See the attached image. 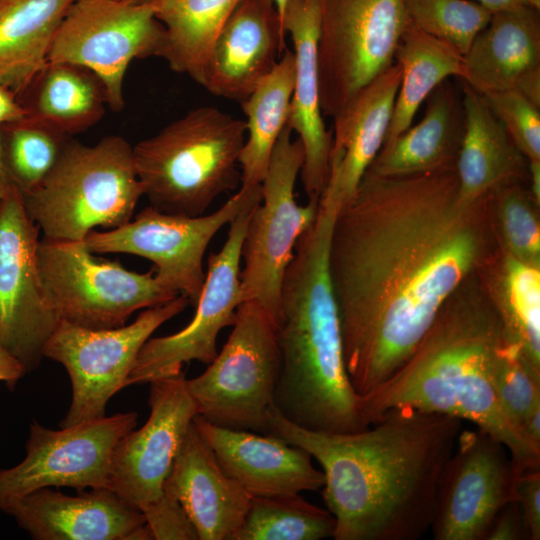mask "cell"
Returning <instances> with one entry per match:
<instances>
[{
    "label": "cell",
    "instance_id": "cell-47",
    "mask_svg": "<svg viewBox=\"0 0 540 540\" xmlns=\"http://www.w3.org/2000/svg\"><path fill=\"white\" fill-rule=\"evenodd\" d=\"M487 9H489L492 13L513 8L520 5H529L527 0H474Z\"/></svg>",
    "mask_w": 540,
    "mask_h": 540
},
{
    "label": "cell",
    "instance_id": "cell-8",
    "mask_svg": "<svg viewBox=\"0 0 540 540\" xmlns=\"http://www.w3.org/2000/svg\"><path fill=\"white\" fill-rule=\"evenodd\" d=\"M36 262L44 295L59 320L84 328L124 326L137 310L179 295L156 278L154 269L138 273L118 261L95 258L82 241L43 237Z\"/></svg>",
    "mask_w": 540,
    "mask_h": 540
},
{
    "label": "cell",
    "instance_id": "cell-7",
    "mask_svg": "<svg viewBox=\"0 0 540 540\" xmlns=\"http://www.w3.org/2000/svg\"><path fill=\"white\" fill-rule=\"evenodd\" d=\"M281 368L277 325L254 300L236 310L232 331L214 360L186 379L197 415L225 428L267 434Z\"/></svg>",
    "mask_w": 540,
    "mask_h": 540
},
{
    "label": "cell",
    "instance_id": "cell-44",
    "mask_svg": "<svg viewBox=\"0 0 540 540\" xmlns=\"http://www.w3.org/2000/svg\"><path fill=\"white\" fill-rule=\"evenodd\" d=\"M27 373L28 370L18 359L0 348V381L12 390Z\"/></svg>",
    "mask_w": 540,
    "mask_h": 540
},
{
    "label": "cell",
    "instance_id": "cell-31",
    "mask_svg": "<svg viewBox=\"0 0 540 540\" xmlns=\"http://www.w3.org/2000/svg\"><path fill=\"white\" fill-rule=\"evenodd\" d=\"M495 306L506 337L540 370V268L523 263L501 249L476 271Z\"/></svg>",
    "mask_w": 540,
    "mask_h": 540
},
{
    "label": "cell",
    "instance_id": "cell-32",
    "mask_svg": "<svg viewBox=\"0 0 540 540\" xmlns=\"http://www.w3.org/2000/svg\"><path fill=\"white\" fill-rule=\"evenodd\" d=\"M294 87V55L286 48L273 71L241 103L246 138L239 156L241 186L261 185L285 128Z\"/></svg>",
    "mask_w": 540,
    "mask_h": 540
},
{
    "label": "cell",
    "instance_id": "cell-42",
    "mask_svg": "<svg viewBox=\"0 0 540 540\" xmlns=\"http://www.w3.org/2000/svg\"><path fill=\"white\" fill-rule=\"evenodd\" d=\"M530 540L522 511L515 500L508 501L493 518L485 540Z\"/></svg>",
    "mask_w": 540,
    "mask_h": 540
},
{
    "label": "cell",
    "instance_id": "cell-48",
    "mask_svg": "<svg viewBox=\"0 0 540 540\" xmlns=\"http://www.w3.org/2000/svg\"><path fill=\"white\" fill-rule=\"evenodd\" d=\"M14 186L15 185L12 183L9 177L3 161L0 139V199H3L5 196H7Z\"/></svg>",
    "mask_w": 540,
    "mask_h": 540
},
{
    "label": "cell",
    "instance_id": "cell-11",
    "mask_svg": "<svg viewBox=\"0 0 540 540\" xmlns=\"http://www.w3.org/2000/svg\"><path fill=\"white\" fill-rule=\"evenodd\" d=\"M318 65L323 116L334 118L394 63L409 21L404 0H318Z\"/></svg>",
    "mask_w": 540,
    "mask_h": 540
},
{
    "label": "cell",
    "instance_id": "cell-40",
    "mask_svg": "<svg viewBox=\"0 0 540 540\" xmlns=\"http://www.w3.org/2000/svg\"><path fill=\"white\" fill-rule=\"evenodd\" d=\"M153 539L197 540L196 529L182 506L164 493L162 499L143 513Z\"/></svg>",
    "mask_w": 540,
    "mask_h": 540
},
{
    "label": "cell",
    "instance_id": "cell-21",
    "mask_svg": "<svg viewBox=\"0 0 540 540\" xmlns=\"http://www.w3.org/2000/svg\"><path fill=\"white\" fill-rule=\"evenodd\" d=\"M192 423L224 472L251 497L299 494L324 485L311 455L279 436L220 427L199 415Z\"/></svg>",
    "mask_w": 540,
    "mask_h": 540
},
{
    "label": "cell",
    "instance_id": "cell-38",
    "mask_svg": "<svg viewBox=\"0 0 540 540\" xmlns=\"http://www.w3.org/2000/svg\"><path fill=\"white\" fill-rule=\"evenodd\" d=\"M492 380L502 411L520 428L524 417L540 405V370L526 360L516 343L506 339L497 355Z\"/></svg>",
    "mask_w": 540,
    "mask_h": 540
},
{
    "label": "cell",
    "instance_id": "cell-25",
    "mask_svg": "<svg viewBox=\"0 0 540 540\" xmlns=\"http://www.w3.org/2000/svg\"><path fill=\"white\" fill-rule=\"evenodd\" d=\"M400 78V68L393 63L333 118L325 188L339 195L341 207L351 200L382 148Z\"/></svg>",
    "mask_w": 540,
    "mask_h": 540
},
{
    "label": "cell",
    "instance_id": "cell-50",
    "mask_svg": "<svg viewBox=\"0 0 540 540\" xmlns=\"http://www.w3.org/2000/svg\"><path fill=\"white\" fill-rule=\"evenodd\" d=\"M118 1L132 3V4H144V3H148L150 0H118Z\"/></svg>",
    "mask_w": 540,
    "mask_h": 540
},
{
    "label": "cell",
    "instance_id": "cell-10",
    "mask_svg": "<svg viewBox=\"0 0 540 540\" xmlns=\"http://www.w3.org/2000/svg\"><path fill=\"white\" fill-rule=\"evenodd\" d=\"M260 201L261 185H256L240 186L210 214H170L149 205L117 228L89 232L82 242L92 254L124 253L148 259L156 278L195 307L206 279L203 261L208 245L223 226Z\"/></svg>",
    "mask_w": 540,
    "mask_h": 540
},
{
    "label": "cell",
    "instance_id": "cell-23",
    "mask_svg": "<svg viewBox=\"0 0 540 540\" xmlns=\"http://www.w3.org/2000/svg\"><path fill=\"white\" fill-rule=\"evenodd\" d=\"M283 27L293 43L294 87L287 124L304 148L300 177L308 199H320L325 188L332 132L327 131L320 105L318 0H288Z\"/></svg>",
    "mask_w": 540,
    "mask_h": 540
},
{
    "label": "cell",
    "instance_id": "cell-2",
    "mask_svg": "<svg viewBox=\"0 0 540 540\" xmlns=\"http://www.w3.org/2000/svg\"><path fill=\"white\" fill-rule=\"evenodd\" d=\"M463 429L459 418L393 408L367 428L311 431L273 406L267 434L306 450L322 467L335 540H417L430 531L440 480Z\"/></svg>",
    "mask_w": 540,
    "mask_h": 540
},
{
    "label": "cell",
    "instance_id": "cell-35",
    "mask_svg": "<svg viewBox=\"0 0 540 540\" xmlns=\"http://www.w3.org/2000/svg\"><path fill=\"white\" fill-rule=\"evenodd\" d=\"M70 138L28 116L0 125L3 161L21 193L36 187L47 176Z\"/></svg>",
    "mask_w": 540,
    "mask_h": 540
},
{
    "label": "cell",
    "instance_id": "cell-1",
    "mask_svg": "<svg viewBox=\"0 0 540 540\" xmlns=\"http://www.w3.org/2000/svg\"><path fill=\"white\" fill-rule=\"evenodd\" d=\"M455 167L365 172L338 211L328 265L345 368L364 396L411 356L445 301L491 254L489 197L464 202Z\"/></svg>",
    "mask_w": 540,
    "mask_h": 540
},
{
    "label": "cell",
    "instance_id": "cell-24",
    "mask_svg": "<svg viewBox=\"0 0 540 540\" xmlns=\"http://www.w3.org/2000/svg\"><path fill=\"white\" fill-rule=\"evenodd\" d=\"M163 491L182 506L199 540H233L251 499L224 472L193 423L179 447Z\"/></svg>",
    "mask_w": 540,
    "mask_h": 540
},
{
    "label": "cell",
    "instance_id": "cell-22",
    "mask_svg": "<svg viewBox=\"0 0 540 540\" xmlns=\"http://www.w3.org/2000/svg\"><path fill=\"white\" fill-rule=\"evenodd\" d=\"M464 58L462 82L481 95L515 89L540 107V16L530 5L492 13Z\"/></svg>",
    "mask_w": 540,
    "mask_h": 540
},
{
    "label": "cell",
    "instance_id": "cell-18",
    "mask_svg": "<svg viewBox=\"0 0 540 540\" xmlns=\"http://www.w3.org/2000/svg\"><path fill=\"white\" fill-rule=\"evenodd\" d=\"M186 379L182 370L149 382L148 420L123 436L113 450L109 489L142 514L164 496V482L197 415Z\"/></svg>",
    "mask_w": 540,
    "mask_h": 540
},
{
    "label": "cell",
    "instance_id": "cell-3",
    "mask_svg": "<svg viewBox=\"0 0 540 540\" xmlns=\"http://www.w3.org/2000/svg\"><path fill=\"white\" fill-rule=\"evenodd\" d=\"M506 333L477 272L445 301L408 360L384 383L361 396L371 425L393 408H413L466 420L508 450L514 473L540 468V447L502 411L493 367Z\"/></svg>",
    "mask_w": 540,
    "mask_h": 540
},
{
    "label": "cell",
    "instance_id": "cell-14",
    "mask_svg": "<svg viewBox=\"0 0 540 540\" xmlns=\"http://www.w3.org/2000/svg\"><path fill=\"white\" fill-rule=\"evenodd\" d=\"M136 423L135 412L105 415L59 430L33 421L25 458L0 470V510L46 487L109 489L113 450Z\"/></svg>",
    "mask_w": 540,
    "mask_h": 540
},
{
    "label": "cell",
    "instance_id": "cell-13",
    "mask_svg": "<svg viewBox=\"0 0 540 540\" xmlns=\"http://www.w3.org/2000/svg\"><path fill=\"white\" fill-rule=\"evenodd\" d=\"M165 29L149 3L75 0L54 37L48 61L88 68L103 83L108 108L124 109V79L135 59L162 57Z\"/></svg>",
    "mask_w": 540,
    "mask_h": 540
},
{
    "label": "cell",
    "instance_id": "cell-6",
    "mask_svg": "<svg viewBox=\"0 0 540 540\" xmlns=\"http://www.w3.org/2000/svg\"><path fill=\"white\" fill-rule=\"evenodd\" d=\"M21 194L44 238L83 241L97 227L108 230L129 222L143 188L132 146L110 135L94 145L71 137L47 176Z\"/></svg>",
    "mask_w": 540,
    "mask_h": 540
},
{
    "label": "cell",
    "instance_id": "cell-45",
    "mask_svg": "<svg viewBox=\"0 0 540 540\" xmlns=\"http://www.w3.org/2000/svg\"><path fill=\"white\" fill-rule=\"evenodd\" d=\"M520 429L529 441L540 447V405L534 407L524 417Z\"/></svg>",
    "mask_w": 540,
    "mask_h": 540
},
{
    "label": "cell",
    "instance_id": "cell-34",
    "mask_svg": "<svg viewBox=\"0 0 540 540\" xmlns=\"http://www.w3.org/2000/svg\"><path fill=\"white\" fill-rule=\"evenodd\" d=\"M335 518L299 494L252 496L233 540H321L333 537Z\"/></svg>",
    "mask_w": 540,
    "mask_h": 540
},
{
    "label": "cell",
    "instance_id": "cell-28",
    "mask_svg": "<svg viewBox=\"0 0 540 540\" xmlns=\"http://www.w3.org/2000/svg\"><path fill=\"white\" fill-rule=\"evenodd\" d=\"M18 99L28 117L71 137L98 123L108 107L97 75L68 62L48 61Z\"/></svg>",
    "mask_w": 540,
    "mask_h": 540
},
{
    "label": "cell",
    "instance_id": "cell-33",
    "mask_svg": "<svg viewBox=\"0 0 540 540\" xmlns=\"http://www.w3.org/2000/svg\"><path fill=\"white\" fill-rule=\"evenodd\" d=\"M241 0H150L165 29L162 57L201 85L209 51Z\"/></svg>",
    "mask_w": 540,
    "mask_h": 540
},
{
    "label": "cell",
    "instance_id": "cell-5",
    "mask_svg": "<svg viewBox=\"0 0 540 540\" xmlns=\"http://www.w3.org/2000/svg\"><path fill=\"white\" fill-rule=\"evenodd\" d=\"M245 138V120L213 106L188 111L132 146L143 196L161 212L203 215L218 196L241 184Z\"/></svg>",
    "mask_w": 540,
    "mask_h": 540
},
{
    "label": "cell",
    "instance_id": "cell-27",
    "mask_svg": "<svg viewBox=\"0 0 540 540\" xmlns=\"http://www.w3.org/2000/svg\"><path fill=\"white\" fill-rule=\"evenodd\" d=\"M460 83L465 126L455 168L459 197L470 203L490 196L504 184L528 179V161L484 97Z\"/></svg>",
    "mask_w": 540,
    "mask_h": 540
},
{
    "label": "cell",
    "instance_id": "cell-20",
    "mask_svg": "<svg viewBox=\"0 0 540 540\" xmlns=\"http://www.w3.org/2000/svg\"><path fill=\"white\" fill-rule=\"evenodd\" d=\"M286 36L272 0H241L209 51L201 86L241 104L277 65Z\"/></svg>",
    "mask_w": 540,
    "mask_h": 540
},
{
    "label": "cell",
    "instance_id": "cell-15",
    "mask_svg": "<svg viewBox=\"0 0 540 540\" xmlns=\"http://www.w3.org/2000/svg\"><path fill=\"white\" fill-rule=\"evenodd\" d=\"M39 227L16 186L0 199V348L36 369L59 322L42 288L36 262Z\"/></svg>",
    "mask_w": 540,
    "mask_h": 540
},
{
    "label": "cell",
    "instance_id": "cell-36",
    "mask_svg": "<svg viewBox=\"0 0 540 540\" xmlns=\"http://www.w3.org/2000/svg\"><path fill=\"white\" fill-rule=\"evenodd\" d=\"M499 248L517 260L540 268L539 206L520 181L504 184L489 197Z\"/></svg>",
    "mask_w": 540,
    "mask_h": 540
},
{
    "label": "cell",
    "instance_id": "cell-41",
    "mask_svg": "<svg viewBox=\"0 0 540 540\" xmlns=\"http://www.w3.org/2000/svg\"><path fill=\"white\" fill-rule=\"evenodd\" d=\"M515 500L529 530L530 540L540 539V468L528 469L515 476L512 487Z\"/></svg>",
    "mask_w": 540,
    "mask_h": 540
},
{
    "label": "cell",
    "instance_id": "cell-29",
    "mask_svg": "<svg viewBox=\"0 0 540 540\" xmlns=\"http://www.w3.org/2000/svg\"><path fill=\"white\" fill-rule=\"evenodd\" d=\"M75 0H0V84L19 98L47 64L56 32Z\"/></svg>",
    "mask_w": 540,
    "mask_h": 540
},
{
    "label": "cell",
    "instance_id": "cell-30",
    "mask_svg": "<svg viewBox=\"0 0 540 540\" xmlns=\"http://www.w3.org/2000/svg\"><path fill=\"white\" fill-rule=\"evenodd\" d=\"M394 63L401 78L381 150L412 125L421 104L440 83L461 79L464 71L463 55L410 20L398 41Z\"/></svg>",
    "mask_w": 540,
    "mask_h": 540
},
{
    "label": "cell",
    "instance_id": "cell-12",
    "mask_svg": "<svg viewBox=\"0 0 540 540\" xmlns=\"http://www.w3.org/2000/svg\"><path fill=\"white\" fill-rule=\"evenodd\" d=\"M188 305V298L179 294L142 311L131 324L111 329H89L59 320L43 357L60 363L71 381L72 400L60 427L105 416L109 400L126 387L142 346Z\"/></svg>",
    "mask_w": 540,
    "mask_h": 540
},
{
    "label": "cell",
    "instance_id": "cell-4",
    "mask_svg": "<svg viewBox=\"0 0 540 540\" xmlns=\"http://www.w3.org/2000/svg\"><path fill=\"white\" fill-rule=\"evenodd\" d=\"M340 207L335 195L320 196L316 219L299 238L285 272L276 324L281 368L275 408L298 427L333 433L370 426L345 368L329 273L330 239Z\"/></svg>",
    "mask_w": 540,
    "mask_h": 540
},
{
    "label": "cell",
    "instance_id": "cell-17",
    "mask_svg": "<svg viewBox=\"0 0 540 540\" xmlns=\"http://www.w3.org/2000/svg\"><path fill=\"white\" fill-rule=\"evenodd\" d=\"M507 448L482 429H462L438 488L430 531L435 540H485L497 512L512 498Z\"/></svg>",
    "mask_w": 540,
    "mask_h": 540
},
{
    "label": "cell",
    "instance_id": "cell-19",
    "mask_svg": "<svg viewBox=\"0 0 540 540\" xmlns=\"http://www.w3.org/2000/svg\"><path fill=\"white\" fill-rule=\"evenodd\" d=\"M2 512L35 540H152L144 515L110 489L35 490Z\"/></svg>",
    "mask_w": 540,
    "mask_h": 540
},
{
    "label": "cell",
    "instance_id": "cell-26",
    "mask_svg": "<svg viewBox=\"0 0 540 540\" xmlns=\"http://www.w3.org/2000/svg\"><path fill=\"white\" fill-rule=\"evenodd\" d=\"M425 102L422 119L380 150L367 172L395 177L456 166L465 126L461 85L448 78Z\"/></svg>",
    "mask_w": 540,
    "mask_h": 540
},
{
    "label": "cell",
    "instance_id": "cell-51",
    "mask_svg": "<svg viewBox=\"0 0 540 540\" xmlns=\"http://www.w3.org/2000/svg\"><path fill=\"white\" fill-rule=\"evenodd\" d=\"M529 5L540 10V0H527Z\"/></svg>",
    "mask_w": 540,
    "mask_h": 540
},
{
    "label": "cell",
    "instance_id": "cell-39",
    "mask_svg": "<svg viewBox=\"0 0 540 540\" xmlns=\"http://www.w3.org/2000/svg\"><path fill=\"white\" fill-rule=\"evenodd\" d=\"M482 96L527 161L540 160V107L515 89Z\"/></svg>",
    "mask_w": 540,
    "mask_h": 540
},
{
    "label": "cell",
    "instance_id": "cell-9",
    "mask_svg": "<svg viewBox=\"0 0 540 540\" xmlns=\"http://www.w3.org/2000/svg\"><path fill=\"white\" fill-rule=\"evenodd\" d=\"M291 135L286 124L261 183V201L250 214L241 255V303L258 302L276 324L285 272L299 238L315 221L319 206V199H308L306 204L296 201L295 184L303 167L304 148Z\"/></svg>",
    "mask_w": 540,
    "mask_h": 540
},
{
    "label": "cell",
    "instance_id": "cell-46",
    "mask_svg": "<svg viewBox=\"0 0 540 540\" xmlns=\"http://www.w3.org/2000/svg\"><path fill=\"white\" fill-rule=\"evenodd\" d=\"M528 180L530 181V195L534 202L540 205V160L528 161Z\"/></svg>",
    "mask_w": 540,
    "mask_h": 540
},
{
    "label": "cell",
    "instance_id": "cell-43",
    "mask_svg": "<svg viewBox=\"0 0 540 540\" xmlns=\"http://www.w3.org/2000/svg\"><path fill=\"white\" fill-rule=\"evenodd\" d=\"M27 116V112L17 95L0 84V125L15 122Z\"/></svg>",
    "mask_w": 540,
    "mask_h": 540
},
{
    "label": "cell",
    "instance_id": "cell-49",
    "mask_svg": "<svg viewBox=\"0 0 540 540\" xmlns=\"http://www.w3.org/2000/svg\"><path fill=\"white\" fill-rule=\"evenodd\" d=\"M274 2V5L277 9L282 27H283V17H284V11L288 0H272ZM284 29V27H283ZM285 31V30H284ZM286 33V32H285Z\"/></svg>",
    "mask_w": 540,
    "mask_h": 540
},
{
    "label": "cell",
    "instance_id": "cell-37",
    "mask_svg": "<svg viewBox=\"0 0 540 540\" xmlns=\"http://www.w3.org/2000/svg\"><path fill=\"white\" fill-rule=\"evenodd\" d=\"M410 21L465 55L492 12L474 0H404Z\"/></svg>",
    "mask_w": 540,
    "mask_h": 540
},
{
    "label": "cell",
    "instance_id": "cell-16",
    "mask_svg": "<svg viewBox=\"0 0 540 540\" xmlns=\"http://www.w3.org/2000/svg\"><path fill=\"white\" fill-rule=\"evenodd\" d=\"M257 205L244 209L229 223L222 248L209 255L206 279L190 323L174 334L150 337L139 351L126 386L177 374L190 361L208 365L214 360L218 335L234 324L241 303L242 244L250 214Z\"/></svg>",
    "mask_w": 540,
    "mask_h": 540
}]
</instances>
